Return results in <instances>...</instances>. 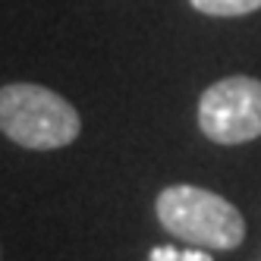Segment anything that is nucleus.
Instances as JSON below:
<instances>
[{"mask_svg": "<svg viewBox=\"0 0 261 261\" xmlns=\"http://www.w3.org/2000/svg\"><path fill=\"white\" fill-rule=\"evenodd\" d=\"M0 133L29 151H57L79 139L82 120L66 98L35 82L0 88Z\"/></svg>", "mask_w": 261, "mask_h": 261, "instance_id": "f257e3e1", "label": "nucleus"}, {"mask_svg": "<svg viewBox=\"0 0 261 261\" xmlns=\"http://www.w3.org/2000/svg\"><path fill=\"white\" fill-rule=\"evenodd\" d=\"M154 208L161 227L195 249L230 252L239 249L246 239V220H242L239 208L201 186H167L158 195Z\"/></svg>", "mask_w": 261, "mask_h": 261, "instance_id": "f03ea898", "label": "nucleus"}, {"mask_svg": "<svg viewBox=\"0 0 261 261\" xmlns=\"http://www.w3.org/2000/svg\"><path fill=\"white\" fill-rule=\"evenodd\" d=\"M198 129L217 145H242L261 136V79L227 76L198 98Z\"/></svg>", "mask_w": 261, "mask_h": 261, "instance_id": "7ed1b4c3", "label": "nucleus"}, {"mask_svg": "<svg viewBox=\"0 0 261 261\" xmlns=\"http://www.w3.org/2000/svg\"><path fill=\"white\" fill-rule=\"evenodd\" d=\"M192 10L214 16V19H236V16H249L261 10V0H189Z\"/></svg>", "mask_w": 261, "mask_h": 261, "instance_id": "20e7f679", "label": "nucleus"}, {"mask_svg": "<svg viewBox=\"0 0 261 261\" xmlns=\"http://www.w3.org/2000/svg\"><path fill=\"white\" fill-rule=\"evenodd\" d=\"M148 258L151 261H214L208 255V249H186V252H179L173 246H158V249H151Z\"/></svg>", "mask_w": 261, "mask_h": 261, "instance_id": "39448f33", "label": "nucleus"}]
</instances>
